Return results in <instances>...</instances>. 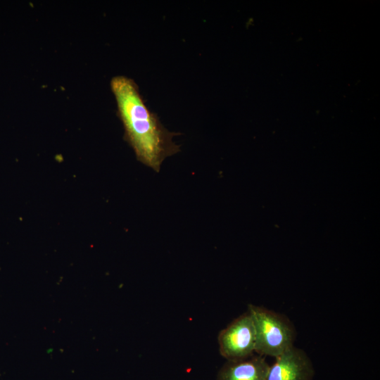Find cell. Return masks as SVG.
Masks as SVG:
<instances>
[{"label": "cell", "mask_w": 380, "mask_h": 380, "mask_svg": "<svg viewBox=\"0 0 380 380\" xmlns=\"http://www.w3.org/2000/svg\"><path fill=\"white\" fill-rule=\"evenodd\" d=\"M219 351L227 360H239L255 355V330L253 319L246 311L234 319L217 337Z\"/></svg>", "instance_id": "obj_3"}, {"label": "cell", "mask_w": 380, "mask_h": 380, "mask_svg": "<svg viewBox=\"0 0 380 380\" xmlns=\"http://www.w3.org/2000/svg\"><path fill=\"white\" fill-rule=\"evenodd\" d=\"M110 89L125 128L124 139L139 162L158 172L163 160L180 151V146L172 140L179 133L170 132L162 125L158 115L146 106L132 79L113 77Z\"/></svg>", "instance_id": "obj_1"}, {"label": "cell", "mask_w": 380, "mask_h": 380, "mask_svg": "<svg viewBox=\"0 0 380 380\" xmlns=\"http://www.w3.org/2000/svg\"><path fill=\"white\" fill-rule=\"evenodd\" d=\"M247 311L255 326L257 355L276 358L294 346L296 329L287 316L253 304Z\"/></svg>", "instance_id": "obj_2"}, {"label": "cell", "mask_w": 380, "mask_h": 380, "mask_svg": "<svg viewBox=\"0 0 380 380\" xmlns=\"http://www.w3.org/2000/svg\"><path fill=\"white\" fill-rule=\"evenodd\" d=\"M313 364L303 349L293 346L270 365L266 380H313Z\"/></svg>", "instance_id": "obj_4"}, {"label": "cell", "mask_w": 380, "mask_h": 380, "mask_svg": "<svg viewBox=\"0 0 380 380\" xmlns=\"http://www.w3.org/2000/svg\"><path fill=\"white\" fill-rule=\"evenodd\" d=\"M270 365L259 355L239 360H227L217 373V380H266Z\"/></svg>", "instance_id": "obj_5"}]
</instances>
